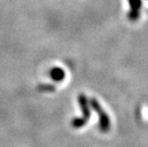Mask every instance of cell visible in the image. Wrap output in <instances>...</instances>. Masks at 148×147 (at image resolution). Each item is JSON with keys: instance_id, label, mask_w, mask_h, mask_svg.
Wrapping results in <instances>:
<instances>
[{"instance_id": "6da1fadb", "label": "cell", "mask_w": 148, "mask_h": 147, "mask_svg": "<svg viewBox=\"0 0 148 147\" xmlns=\"http://www.w3.org/2000/svg\"><path fill=\"white\" fill-rule=\"evenodd\" d=\"M78 102H79L81 111H82V118H75L73 120V126L75 128H80L85 125V123L87 122L88 120L91 117V110H90V103L88 102L87 98L83 94H80L79 96H78Z\"/></svg>"}, {"instance_id": "7a4b0ae2", "label": "cell", "mask_w": 148, "mask_h": 147, "mask_svg": "<svg viewBox=\"0 0 148 147\" xmlns=\"http://www.w3.org/2000/svg\"><path fill=\"white\" fill-rule=\"evenodd\" d=\"M90 105L93 108V110H95L99 118V129L101 132H108L111 127V121H110L109 116L107 115L106 112L103 110L102 107L100 106L99 101L95 98H92L90 101Z\"/></svg>"}, {"instance_id": "3957f363", "label": "cell", "mask_w": 148, "mask_h": 147, "mask_svg": "<svg viewBox=\"0 0 148 147\" xmlns=\"http://www.w3.org/2000/svg\"><path fill=\"white\" fill-rule=\"evenodd\" d=\"M129 6H130V11L127 14L128 19L135 22L138 21L140 15V9L143 6V1L141 0H128Z\"/></svg>"}, {"instance_id": "277c9868", "label": "cell", "mask_w": 148, "mask_h": 147, "mask_svg": "<svg viewBox=\"0 0 148 147\" xmlns=\"http://www.w3.org/2000/svg\"><path fill=\"white\" fill-rule=\"evenodd\" d=\"M51 77H53V80L61 81L64 79L65 73H64V71L60 68H55V69H53L52 72H51Z\"/></svg>"}]
</instances>
